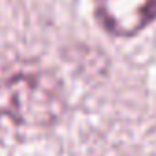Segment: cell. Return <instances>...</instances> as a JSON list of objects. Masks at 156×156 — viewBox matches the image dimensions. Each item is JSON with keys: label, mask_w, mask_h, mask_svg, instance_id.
<instances>
[{"label": "cell", "mask_w": 156, "mask_h": 156, "mask_svg": "<svg viewBox=\"0 0 156 156\" xmlns=\"http://www.w3.org/2000/svg\"><path fill=\"white\" fill-rule=\"evenodd\" d=\"M96 15L112 35L130 37L156 19V0H96Z\"/></svg>", "instance_id": "cell-2"}, {"label": "cell", "mask_w": 156, "mask_h": 156, "mask_svg": "<svg viewBox=\"0 0 156 156\" xmlns=\"http://www.w3.org/2000/svg\"><path fill=\"white\" fill-rule=\"evenodd\" d=\"M61 112L62 92L51 73L22 68L0 77V118L20 127H41Z\"/></svg>", "instance_id": "cell-1"}]
</instances>
